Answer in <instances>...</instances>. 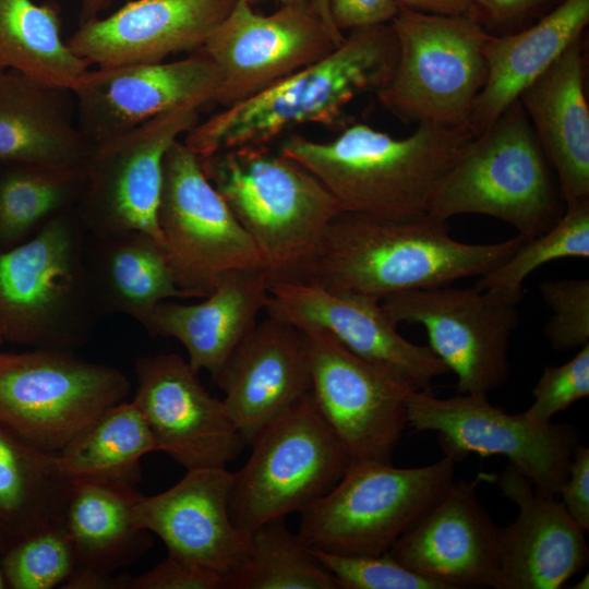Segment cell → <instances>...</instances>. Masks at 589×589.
<instances>
[{"mask_svg":"<svg viewBox=\"0 0 589 589\" xmlns=\"http://www.w3.org/2000/svg\"><path fill=\"white\" fill-rule=\"evenodd\" d=\"M529 239L466 243L429 213L378 217L340 213L327 225L305 281L375 300L482 276Z\"/></svg>","mask_w":589,"mask_h":589,"instance_id":"6da1fadb","label":"cell"},{"mask_svg":"<svg viewBox=\"0 0 589 589\" xmlns=\"http://www.w3.org/2000/svg\"><path fill=\"white\" fill-rule=\"evenodd\" d=\"M472 137L467 127L419 123L409 136L396 139L357 123L327 142L289 136L278 151L309 170L341 213L399 218L429 212L442 179Z\"/></svg>","mask_w":589,"mask_h":589,"instance_id":"7a4b0ae2","label":"cell"},{"mask_svg":"<svg viewBox=\"0 0 589 589\" xmlns=\"http://www.w3.org/2000/svg\"><path fill=\"white\" fill-rule=\"evenodd\" d=\"M397 55L390 23L351 29L327 56L196 124L183 142L203 158L267 145L299 125L329 124L359 95L386 85Z\"/></svg>","mask_w":589,"mask_h":589,"instance_id":"3957f363","label":"cell"},{"mask_svg":"<svg viewBox=\"0 0 589 589\" xmlns=\"http://www.w3.org/2000/svg\"><path fill=\"white\" fill-rule=\"evenodd\" d=\"M200 163L252 239L271 284L305 281L324 230L341 213L329 191L268 145L225 149Z\"/></svg>","mask_w":589,"mask_h":589,"instance_id":"277c9868","label":"cell"},{"mask_svg":"<svg viewBox=\"0 0 589 589\" xmlns=\"http://www.w3.org/2000/svg\"><path fill=\"white\" fill-rule=\"evenodd\" d=\"M87 236L79 213L68 209L27 240L0 250L5 339L72 350L88 338L99 308L87 267Z\"/></svg>","mask_w":589,"mask_h":589,"instance_id":"5b68a950","label":"cell"},{"mask_svg":"<svg viewBox=\"0 0 589 589\" xmlns=\"http://www.w3.org/2000/svg\"><path fill=\"white\" fill-rule=\"evenodd\" d=\"M550 164L519 100L473 136L442 179L429 214L501 219L527 239L549 230L564 208Z\"/></svg>","mask_w":589,"mask_h":589,"instance_id":"8992f818","label":"cell"},{"mask_svg":"<svg viewBox=\"0 0 589 589\" xmlns=\"http://www.w3.org/2000/svg\"><path fill=\"white\" fill-rule=\"evenodd\" d=\"M456 464L447 456L413 468L351 461L329 492L300 512L298 536L316 551L385 554L449 488Z\"/></svg>","mask_w":589,"mask_h":589,"instance_id":"52a82bcc","label":"cell"},{"mask_svg":"<svg viewBox=\"0 0 589 589\" xmlns=\"http://www.w3.org/2000/svg\"><path fill=\"white\" fill-rule=\"evenodd\" d=\"M398 46L389 81L377 93L405 122L467 127L486 79L484 46L491 35L469 16L398 9L390 21Z\"/></svg>","mask_w":589,"mask_h":589,"instance_id":"ba28073f","label":"cell"},{"mask_svg":"<svg viewBox=\"0 0 589 589\" xmlns=\"http://www.w3.org/2000/svg\"><path fill=\"white\" fill-rule=\"evenodd\" d=\"M250 445L249 459L232 472L229 498L231 520L244 537L267 521L303 510L329 492L351 464L311 393Z\"/></svg>","mask_w":589,"mask_h":589,"instance_id":"9c48e42d","label":"cell"},{"mask_svg":"<svg viewBox=\"0 0 589 589\" xmlns=\"http://www.w3.org/2000/svg\"><path fill=\"white\" fill-rule=\"evenodd\" d=\"M130 389L121 371L72 350L0 352V425L43 452L59 453Z\"/></svg>","mask_w":589,"mask_h":589,"instance_id":"30bf717a","label":"cell"},{"mask_svg":"<svg viewBox=\"0 0 589 589\" xmlns=\"http://www.w3.org/2000/svg\"><path fill=\"white\" fill-rule=\"evenodd\" d=\"M407 424L418 432H435L444 456L455 462L471 454L504 456L527 477L537 492L557 496L568 476L576 447V426L539 424L521 412L506 413L490 404L486 394L435 397L416 390L407 405Z\"/></svg>","mask_w":589,"mask_h":589,"instance_id":"8fae6325","label":"cell"},{"mask_svg":"<svg viewBox=\"0 0 589 589\" xmlns=\"http://www.w3.org/2000/svg\"><path fill=\"white\" fill-rule=\"evenodd\" d=\"M157 218L176 283L189 298H205L232 269L264 268L252 239L207 179L200 158L179 140L164 159Z\"/></svg>","mask_w":589,"mask_h":589,"instance_id":"7c38bea8","label":"cell"},{"mask_svg":"<svg viewBox=\"0 0 589 589\" xmlns=\"http://www.w3.org/2000/svg\"><path fill=\"white\" fill-rule=\"evenodd\" d=\"M200 108L184 104L92 144L79 211L89 235L142 231L163 244L157 216L164 159L197 124Z\"/></svg>","mask_w":589,"mask_h":589,"instance_id":"4fadbf2b","label":"cell"},{"mask_svg":"<svg viewBox=\"0 0 589 589\" xmlns=\"http://www.w3.org/2000/svg\"><path fill=\"white\" fill-rule=\"evenodd\" d=\"M395 323L421 325L429 347L457 376L458 394H486L509 375L508 348L518 301L492 290L438 286L380 301Z\"/></svg>","mask_w":589,"mask_h":589,"instance_id":"5bb4252c","label":"cell"},{"mask_svg":"<svg viewBox=\"0 0 589 589\" xmlns=\"http://www.w3.org/2000/svg\"><path fill=\"white\" fill-rule=\"evenodd\" d=\"M312 398L351 461H390L417 386L399 371L364 359L322 329L302 330Z\"/></svg>","mask_w":589,"mask_h":589,"instance_id":"9a60e30c","label":"cell"},{"mask_svg":"<svg viewBox=\"0 0 589 589\" xmlns=\"http://www.w3.org/2000/svg\"><path fill=\"white\" fill-rule=\"evenodd\" d=\"M344 38L313 0L281 4L269 15L237 0L200 50L219 72L215 101L226 108L324 58Z\"/></svg>","mask_w":589,"mask_h":589,"instance_id":"2e32d148","label":"cell"},{"mask_svg":"<svg viewBox=\"0 0 589 589\" xmlns=\"http://www.w3.org/2000/svg\"><path fill=\"white\" fill-rule=\"evenodd\" d=\"M133 402L158 445L187 470L226 468L248 445L223 400L204 388L188 361L176 353L135 362Z\"/></svg>","mask_w":589,"mask_h":589,"instance_id":"e0dca14e","label":"cell"},{"mask_svg":"<svg viewBox=\"0 0 589 589\" xmlns=\"http://www.w3.org/2000/svg\"><path fill=\"white\" fill-rule=\"evenodd\" d=\"M268 316L300 330L329 333L358 356L405 374L419 390H431L449 371L429 346L404 338L378 300L309 281H275L265 304Z\"/></svg>","mask_w":589,"mask_h":589,"instance_id":"ac0fdd59","label":"cell"},{"mask_svg":"<svg viewBox=\"0 0 589 589\" xmlns=\"http://www.w3.org/2000/svg\"><path fill=\"white\" fill-rule=\"evenodd\" d=\"M219 84L216 65L200 50L172 62L98 67L88 70L72 93L79 127L94 144L178 106L215 101Z\"/></svg>","mask_w":589,"mask_h":589,"instance_id":"d6986e66","label":"cell"},{"mask_svg":"<svg viewBox=\"0 0 589 589\" xmlns=\"http://www.w3.org/2000/svg\"><path fill=\"white\" fill-rule=\"evenodd\" d=\"M490 474L453 481L438 501L388 553L447 589L491 587L500 574V527L480 504L476 486Z\"/></svg>","mask_w":589,"mask_h":589,"instance_id":"ffe728a7","label":"cell"},{"mask_svg":"<svg viewBox=\"0 0 589 589\" xmlns=\"http://www.w3.org/2000/svg\"><path fill=\"white\" fill-rule=\"evenodd\" d=\"M231 482L226 468L188 470L159 494L141 493L135 521L158 536L169 554L218 573L225 584L243 566L247 553V537L230 516Z\"/></svg>","mask_w":589,"mask_h":589,"instance_id":"44dd1931","label":"cell"},{"mask_svg":"<svg viewBox=\"0 0 589 589\" xmlns=\"http://www.w3.org/2000/svg\"><path fill=\"white\" fill-rule=\"evenodd\" d=\"M214 382L248 445L311 393L312 375L302 330L268 316L229 356Z\"/></svg>","mask_w":589,"mask_h":589,"instance_id":"7402d4cb","label":"cell"},{"mask_svg":"<svg viewBox=\"0 0 589 589\" xmlns=\"http://www.w3.org/2000/svg\"><path fill=\"white\" fill-rule=\"evenodd\" d=\"M237 0H133L107 17L80 24L67 41L89 64L161 62L201 49Z\"/></svg>","mask_w":589,"mask_h":589,"instance_id":"603a6c76","label":"cell"},{"mask_svg":"<svg viewBox=\"0 0 589 589\" xmlns=\"http://www.w3.org/2000/svg\"><path fill=\"white\" fill-rule=\"evenodd\" d=\"M496 482L518 506L516 519L500 528L496 589H558L588 563L585 530L554 495L508 465Z\"/></svg>","mask_w":589,"mask_h":589,"instance_id":"cb8c5ba5","label":"cell"},{"mask_svg":"<svg viewBox=\"0 0 589 589\" xmlns=\"http://www.w3.org/2000/svg\"><path fill=\"white\" fill-rule=\"evenodd\" d=\"M271 280L263 267L232 269L196 304L171 300L158 303L144 327L154 336L180 341L195 371L206 370L214 378L256 325L269 293Z\"/></svg>","mask_w":589,"mask_h":589,"instance_id":"d4e9b609","label":"cell"},{"mask_svg":"<svg viewBox=\"0 0 589 589\" xmlns=\"http://www.w3.org/2000/svg\"><path fill=\"white\" fill-rule=\"evenodd\" d=\"M585 79L582 36L518 99L555 170L565 205L589 199V107Z\"/></svg>","mask_w":589,"mask_h":589,"instance_id":"484cf974","label":"cell"},{"mask_svg":"<svg viewBox=\"0 0 589 589\" xmlns=\"http://www.w3.org/2000/svg\"><path fill=\"white\" fill-rule=\"evenodd\" d=\"M589 23V0H561L521 31L490 35L486 79L468 120L473 136L486 131L575 40Z\"/></svg>","mask_w":589,"mask_h":589,"instance_id":"4316f807","label":"cell"},{"mask_svg":"<svg viewBox=\"0 0 589 589\" xmlns=\"http://www.w3.org/2000/svg\"><path fill=\"white\" fill-rule=\"evenodd\" d=\"M65 92L0 71V163L84 170L92 144L74 125Z\"/></svg>","mask_w":589,"mask_h":589,"instance_id":"83f0119b","label":"cell"},{"mask_svg":"<svg viewBox=\"0 0 589 589\" xmlns=\"http://www.w3.org/2000/svg\"><path fill=\"white\" fill-rule=\"evenodd\" d=\"M89 236L87 267L99 310L127 314L144 326L158 303L189 298L176 283L163 244L152 236Z\"/></svg>","mask_w":589,"mask_h":589,"instance_id":"f1b7e54d","label":"cell"},{"mask_svg":"<svg viewBox=\"0 0 589 589\" xmlns=\"http://www.w3.org/2000/svg\"><path fill=\"white\" fill-rule=\"evenodd\" d=\"M140 495L133 486L72 480L62 517L76 567L112 574L148 551L151 534L134 518Z\"/></svg>","mask_w":589,"mask_h":589,"instance_id":"f546056e","label":"cell"},{"mask_svg":"<svg viewBox=\"0 0 589 589\" xmlns=\"http://www.w3.org/2000/svg\"><path fill=\"white\" fill-rule=\"evenodd\" d=\"M0 62L37 83L72 92L91 65L61 37L56 5L0 0Z\"/></svg>","mask_w":589,"mask_h":589,"instance_id":"4dcf8cb0","label":"cell"},{"mask_svg":"<svg viewBox=\"0 0 589 589\" xmlns=\"http://www.w3.org/2000/svg\"><path fill=\"white\" fill-rule=\"evenodd\" d=\"M154 452L159 448L142 412L133 400H123L56 456L70 480L134 488L141 480V458Z\"/></svg>","mask_w":589,"mask_h":589,"instance_id":"1f68e13d","label":"cell"},{"mask_svg":"<svg viewBox=\"0 0 589 589\" xmlns=\"http://www.w3.org/2000/svg\"><path fill=\"white\" fill-rule=\"evenodd\" d=\"M72 480L56 454L37 449L0 425V532L15 539L63 516Z\"/></svg>","mask_w":589,"mask_h":589,"instance_id":"d6a6232c","label":"cell"},{"mask_svg":"<svg viewBox=\"0 0 589 589\" xmlns=\"http://www.w3.org/2000/svg\"><path fill=\"white\" fill-rule=\"evenodd\" d=\"M84 170L13 167L0 180V250L35 235L81 197Z\"/></svg>","mask_w":589,"mask_h":589,"instance_id":"836d02e7","label":"cell"},{"mask_svg":"<svg viewBox=\"0 0 589 589\" xmlns=\"http://www.w3.org/2000/svg\"><path fill=\"white\" fill-rule=\"evenodd\" d=\"M284 520L267 521L248 534L244 564L226 579L225 589L337 588L332 576Z\"/></svg>","mask_w":589,"mask_h":589,"instance_id":"e575fe53","label":"cell"},{"mask_svg":"<svg viewBox=\"0 0 589 589\" xmlns=\"http://www.w3.org/2000/svg\"><path fill=\"white\" fill-rule=\"evenodd\" d=\"M566 257H589V199L566 205L549 230L525 241L505 262L480 276L474 286L519 302L524 281L532 272Z\"/></svg>","mask_w":589,"mask_h":589,"instance_id":"d590c367","label":"cell"},{"mask_svg":"<svg viewBox=\"0 0 589 589\" xmlns=\"http://www.w3.org/2000/svg\"><path fill=\"white\" fill-rule=\"evenodd\" d=\"M2 570L14 589L62 587L77 563L63 517L14 540Z\"/></svg>","mask_w":589,"mask_h":589,"instance_id":"8d00e7d4","label":"cell"},{"mask_svg":"<svg viewBox=\"0 0 589 589\" xmlns=\"http://www.w3.org/2000/svg\"><path fill=\"white\" fill-rule=\"evenodd\" d=\"M320 565L342 589H447L445 585L407 568L388 552L341 555L310 549Z\"/></svg>","mask_w":589,"mask_h":589,"instance_id":"74e56055","label":"cell"},{"mask_svg":"<svg viewBox=\"0 0 589 589\" xmlns=\"http://www.w3.org/2000/svg\"><path fill=\"white\" fill-rule=\"evenodd\" d=\"M553 315L544 335L553 349L568 351L589 344V280H546L539 286Z\"/></svg>","mask_w":589,"mask_h":589,"instance_id":"f35d334b","label":"cell"},{"mask_svg":"<svg viewBox=\"0 0 589 589\" xmlns=\"http://www.w3.org/2000/svg\"><path fill=\"white\" fill-rule=\"evenodd\" d=\"M589 395V344L579 348L567 362L545 366L532 389L533 401L522 413L539 424Z\"/></svg>","mask_w":589,"mask_h":589,"instance_id":"ab89813d","label":"cell"},{"mask_svg":"<svg viewBox=\"0 0 589 589\" xmlns=\"http://www.w3.org/2000/svg\"><path fill=\"white\" fill-rule=\"evenodd\" d=\"M224 589L218 573L169 554L148 572L131 577L128 589Z\"/></svg>","mask_w":589,"mask_h":589,"instance_id":"60d3db41","label":"cell"},{"mask_svg":"<svg viewBox=\"0 0 589 589\" xmlns=\"http://www.w3.org/2000/svg\"><path fill=\"white\" fill-rule=\"evenodd\" d=\"M555 0H470L469 17L488 32L515 27L540 14Z\"/></svg>","mask_w":589,"mask_h":589,"instance_id":"b9f144b4","label":"cell"},{"mask_svg":"<svg viewBox=\"0 0 589 589\" xmlns=\"http://www.w3.org/2000/svg\"><path fill=\"white\" fill-rule=\"evenodd\" d=\"M332 20L341 33L387 24L398 12L395 0H329Z\"/></svg>","mask_w":589,"mask_h":589,"instance_id":"7bdbcfd3","label":"cell"},{"mask_svg":"<svg viewBox=\"0 0 589 589\" xmlns=\"http://www.w3.org/2000/svg\"><path fill=\"white\" fill-rule=\"evenodd\" d=\"M558 495L561 502L585 530H589V448L579 444L568 469V476Z\"/></svg>","mask_w":589,"mask_h":589,"instance_id":"ee69618b","label":"cell"},{"mask_svg":"<svg viewBox=\"0 0 589 589\" xmlns=\"http://www.w3.org/2000/svg\"><path fill=\"white\" fill-rule=\"evenodd\" d=\"M130 576L113 577L89 568L76 567L62 588L65 589H128Z\"/></svg>","mask_w":589,"mask_h":589,"instance_id":"f6af8a7d","label":"cell"},{"mask_svg":"<svg viewBox=\"0 0 589 589\" xmlns=\"http://www.w3.org/2000/svg\"><path fill=\"white\" fill-rule=\"evenodd\" d=\"M398 9L446 15L469 16L470 0H395Z\"/></svg>","mask_w":589,"mask_h":589,"instance_id":"bcb514c9","label":"cell"},{"mask_svg":"<svg viewBox=\"0 0 589 589\" xmlns=\"http://www.w3.org/2000/svg\"><path fill=\"white\" fill-rule=\"evenodd\" d=\"M113 0H81V23L97 17V14L109 7Z\"/></svg>","mask_w":589,"mask_h":589,"instance_id":"7dc6e473","label":"cell"},{"mask_svg":"<svg viewBox=\"0 0 589 589\" xmlns=\"http://www.w3.org/2000/svg\"><path fill=\"white\" fill-rule=\"evenodd\" d=\"M318 11L327 19H332L329 11V0H313Z\"/></svg>","mask_w":589,"mask_h":589,"instance_id":"c3c4849f","label":"cell"},{"mask_svg":"<svg viewBox=\"0 0 589 589\" xmlns=\"http://www.w3.org/2000/svg\"><path fill=\"white\" fill-rule=\"evenodd\" d=\"M572 588L574 589H588L589 588V575L582 576Z\"/></svg>","mask_w":589,"mask_h":589,"instance_id":"681fc988","label":"cell"},{"mask_svg":"<svg viewBox=\"0 0 589 589\" xmlns=\"http://www.w3.org/2000/svg\"><path fill=\"white\" fill-rule=\"evenodd\" d=\"M0 548H1V532H0ZM5 587V579L2 570V563L0 561V589Z\"/></svg>","mask_w":589,"mask_h":589,"instance_id":"f907efd6","label":"cell"},{"mask_svg":"<svg viewBox=\"0 0 589 589\" xmlns=\"http://www.w3.org/2000/svg\"><path fill=\"white\" fill-rule=\"evenodd\" d=\"M5 340V337H4V330H3V326L0 322V346L2 345V342Z\"/></svg>","mask_w":589,"mask_h":589,"instance_id":"816d5d0a","label":"cell"},{"mask_svg":"<svg viewBox=\"0 0 589 589\" xmlns=\"http://www.w3.org/2000/svg\"><path fill=\"white\" fill-rule=\"evenodd\" d=\"M251 2V0H249ZM281 2V4H285V3H289V2H293V1H297V0H279Z\"/></svg>","mask_w":589,"mask_h":589,"instance_id":"f5cc1de1","label":"cell"},{"mask_svg":"<svg viewBox=\"0 0 589 589\" xmlns=\"http://www.w3.org/2000/svg\"><path fill=\"white\" fill-rule=\"evenodd\" d=\"M4 70L3 65L0 62V71Z\"/></svg>","mask_w":589,"mask_h":589,"instance_id":"db71d44e","label":"cell"}]
</instances>
